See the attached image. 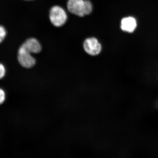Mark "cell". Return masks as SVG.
<instances>
[{
	"label": "cell",
	"mask_w": 158,
	"mask_h": 158,
	"mask_svg": "<svg viewBox=\"0 0 158 158\" xmlns=\"http://www.w3.org/2000/svg\"><path fill=\"white\" fill-rule=\"evenodd\" d=\"M49 19L52 24L56 27L64 25L68 19V15L65 10L58 5L51 7L49 10Z\"/></svg>",
	"instance_id": "1"
},
{
	"label": "cell",
	"mask_w": 158,
	"mask_h": 158,
	"mask_svg": "<svg viewBox=\"0 0 158 158\" xmlns=\"http://www.w3.org/2000/svg\"><path fill=\"white\" fill-rule=\"evenodd\" d=\"M83 48L85 52L91 56L99 54L102 50L101 44L94 37H89L85 40Z\"/></svg>",
	"instance_id": "2"
},
{
	"label": "cell",
	"mask_w": 158,
	"mask_h": 158,
	"mask_svg": "<svg viewBox=\"0 0 158 158\" xmlns=\"http://www.w3.org/2000/svg\"><path fill=\"white\" fill-rule=\"evenodd\" d=\"M31 53L22 46L20 47L18 51V59L20 64L24 68H30L34 66L35 60L31 56Z\"/></svg>",
	"instance_id": "3"
},
{
	"label": "cell",
	"mask_w": 158,
	"mask_h": 158,
	"mask_svg": "<svg viewBox=\"0 0 158 158\" xmlns=\"http://www.w3.org/2000/svg\"><path fill=\"white\" fill-rule=\"evenodd\" d=\"M67 7L73 14L80 17L84 16L85 0H68Z\"/></svg>",
	"instance_id": "4"
},
{
	"label": "cell",
	"mask_w": 158,
	"mask_h": 158,
	"mask_svg": "<svg viewBox=\"0 0 158 158\" xmlns=\"http://www.w3.org/2000/svg\"><path fill=\"white\" fill-rule=\"evenodd\" d=\"M137 26V21L132 17L123 18L120 22V28L122 30L128 33L133 32Z\"/></svg>",
	"instance_id": "5"
},
{
	"label": "cell",
	"mask_w": 158,
	"mask_h": 158,
	"mask_svg": "<svg viewBox=\"0 0 158 158\" xmlns=\"http://www.w3.org/2000/svg\"><path fill=\"white\" fill-rule=\"evenodd\" d=\"M21 46L31 53H38L41 49L40 43L37 39L33 38L27 39Z\"/></svg>",
	"instance_id": "6"
},
{
	"label": "cell",
	"mask_w": 158,
	"mask_h": 158,
	"mask_svg": "<svg viewBox=\"0 0 158 158\" xmlns=\"http://www.w3.org/2000/svg\"><path fill=\"white\" fill-rule=\"evenodd\" d=\"M93 10V5L89 0H85V15H90Z\"/></svg>",
	"instance_id": "7"
},
{
	"label": "cell",
	"mask_w": 158,
	"mask_h": 158,
	"mask_svg": "<svg viewBox=\"0 0 158 158\" xmlns=\"http://www.w3.org/2000/svg\"><path fill=\"white\" fill-rule=\"evenodd\" d=\"M6 31L4 27L2 26H0V43H1L5 39Z\"/></svg>",
	"instance_id": "8"
},
{
	"label": "cell",
	"mask_w": 158,
	"mask_h": 158,
	"mask_svg": "<svg viewBox=\"0 0 158 158\" xmlns=\"http://www.w3.org/2000/svg\"><path fill=\"white\" fill-rule=\"evenodd\" d=\"M6 99L5 93L2 89L0 88V105L4 102Z\"/></svg>",
	"instance_id": "9"
},
{
	"label": "cell",
	"mask_w": 158,
	"mask_h": 158,
	"mask_svg": "<svg viewBox=\"0 0 158 158\" xmlns=\"http://www.w3.org/2000/svg\"><path fill=\"white\" fill-rule=\"evenodd\" d=\"M6 73V70L4 66L2 64H0V79L4 77Z\"/></svg>",
	"instance_id": "10"
},
{
	"label": "cell",
	"mask_w": 158,
	"mask_h": 158,
	"mask_svg": "<svg viewBox=\"0 0 158 158\" xmlns=\"http://www.w3.org/2000/svg\"><path fill=\"white\" fill-rule=\"evenodd\" d=\"M23 1L27 2H30L35 1V0H23Z\"/></svg>",
	"instance_id": "11"
}]
</instances>
